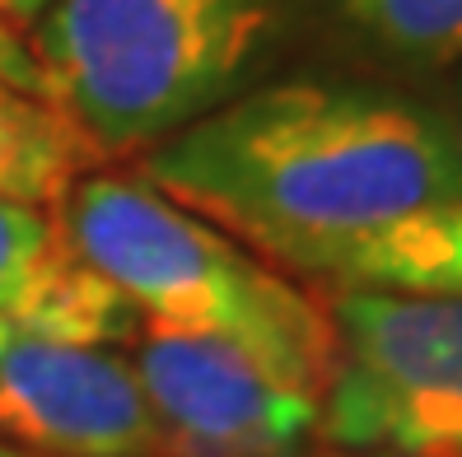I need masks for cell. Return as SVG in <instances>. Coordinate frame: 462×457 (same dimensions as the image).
I'll return each mask as SVG.
<instances>
[{
    "instance_id": "1",
    "label": "cell",
    "mask_w": 462,
    "mask_h": 457,
    "mask_svg": "<svg viewBox=\"0 0 462 457\" xmlns=\"http://www.w3.org/2000/svg\"><path fill=\"white\" fill-rule=\"evenodd\" d=\"M135 178L262 261L337 289L388 229L462 197L439 113L337 79L238 94L150 145Z\"/></svg>"
},
{
    "instance_id": "2",
    "label": "cell",
    "mask_w": 462,
    "mask_h": 457,
    "mask_svg": "<svg viewBox=\"0 0 462 457\" xmlns=\"http://www.w3.org/2000/svg\"><path fill=\"white\" fill-rule=\"evenodd\" d=\"M57 215L75 252L113 280L141 317L215 336L328 401L337 373L332 304L271 261L159 197L135 173L79 178Z\"/></svg>"
},
{
    "instance_id": "3",
    "label": "cell",
    "mask_w": 462,
    "mask_h": 457,
    "mask_svg": "<svg viewBox=\"0 0 462 457\" xmlns=\"http://www.w3.org/2000/svg\"><path fill=\"white\" fill-rule=\"evenodd\" d=\"M271 29L276 0H51L29 51L47 103L113 159L229 103Z\"/></svg>"
},
{
    "instance_id": "4",
    "label": "cell",
    "mask_w": 462,
    "mask_h": 457,
    "mask_svg": "<svg viewBox=\"0 0 462 457\" xmlns=\"http://www.w3.org/2000/svg\"><path fill=\"white\" fill-rule=\"evenodd\" d=\"M322 434L346 452L462 457V299L337 289Z\"/></svg>"
},
{
    "instance_id": "5",
    "label": "cell",
    "mask_w": 462,
    "mask_h": 457,
    "mask_svg": "<svg viewBox=\"0 0 462 457\" xmlns=\"http://www.w3.org/2000/svg\"><path fill=\"white\" fill-rule=\"evenodd\" d=\"M131 345L159 457H299L322 425V397L215 336L141 317Z\"/></svg>"
},
{
    "instance_id": "6",
    "label": "cell",
    "mask_w": 462,
    "mask_h": 457,
    "mask_svg": "<svg viewBox=\"0 0 462 457\" xmlns=\"http://www.w3.org/2000/svg\"><path fill=\"white\" fill-rule=\"evenodd\" d=\"M0 443L42 457H159L131 360L0 322Z\"/></svg>"
},
{
    "instance_id": "7",
    "label": "cell",
    "mask_w": 462,
    "mask_h": 457,
    "mask_svg": "<svg viewBox=\"0 0 462 457\" xmlns=\"http://www.w3.org/2000/svg\"><path fill=\"white\" fill-rule=\"evenodd\" d=\"M19 332H33L61 345H103L117 351L122 341L135 336L141 327V308L107 280L103 271L75 252L70 238H61L38 276L23 285V294L10 304V313L0 317Z\"/></svg>"
},
{
    "instance_id": "8",
    "label": "cell",
    "mask_w": 462,
    "mask_h": 457,
    "mask_svg": "<svg viewBox=\"0 0 462 457\" xmlns=\"http://www.w3.org/2000/svg\"><path fill=\"white\" fill-rule=\"evenodd\" d=\"M98 164L107 159L57 103L0 89V197L5 201L51 210Z\"/></svg>"
},
{
    "instance_id": "9",
    "label": "cell",
    "mask_w": 462,
    "mask_h": 457,
    "mask_svg": "<svg viewBox=\"0 0 462 457\" xmlns=\"http://www.w3.org/2000/svg\"><path fill=\"white\" fill-rule=\"evenodd\" d=\"M341 289L453 294V299H462V197L388 229L356 261Z\"/></svg>"
},
{
    "instance_id": "10",
    "label": "cell",
    "mask_w": 462,
    "mask_h": 457,
    "mask_svg": "<svg viewBox=\"0 0 462 457\" xmlns=\"http://www.w3.org/2000/svg\"><path fill=\"white\" fill-rule=\"evenodd\" d=\"M337 10L388 61L416 70L462 61V0H337Z\"/></svg>"
},
{
    "instance_id": "11",
    "label": "cell",
    "mask_w": 462,
    "mask_h": 457,
    "mask_svg": "<svg viewBox=\"0 0 462 457\" xmlns=\"http://www.w3.org/2000/svg\"><path fill=\"white\" fill-rule=\"evenodd\" d=\"M66 238L57 206H23V201H5L0 197V317L10 313V304L23 294L38 276V266L57 252V243Z\"/></svg>"
},
{
    "instance_id": "12",
    "label": "cell",
    "mask_w": 462,
    "mask_h": 457,
    "mask_svg": "<svg viewBox=\"0 0 462 457\" xmlns=\"http://www.w3.org/2000/svg\"><path fill=\"white\" fill-rule=\"evenodd\" d=\"M0 85L14 89V94H29V98H47L42 94V70L33 61L29 42H23L19 29L5 19H0Z\"/></svg>"
},
{
    "instance_id": "13",
    "label": "cell",
    "mask_w": 462,
    "mask_h": 457,
    "mask_svg": "<svg viewBox=\"0 0 462 457\" xmlns=\"http://www.w3.org/2000/svg\"><path fill=\"white\" fill-rule=\"evenodd\" d=\"M47 5H51V0H0V19L19 29V23H33Z\"/></svg>"
},
{
    "instance_id": "14",
    "label": "cell",
    "mask_w": 462,
    "mask_h": 457,
    "mask_svg": "<svg viewBox=\"0 0 462 457\" xmlns=\"http://www.w3.org/2000/svg\"><path fill=\"white\" fill-rule=\"evenodd\" d=\"M453 131V150H457V164H462V79H457V103H453V117H444Z\"/></svg>"
},
{
    "instance_id": "15",
    "label": "cell",
    "mask_w": 462,
    "mask_h": 457,
    "mask_svg": "<svg viewBox=\"0 0 462 457\" xmlns=\"http://www.w3.org/2000/svg\"><path fill=\"white\" fill-rule=\"evenodd\" d=\"M0 457H42V452H29V448H14V443H0Z\"/></svg>"
},
{
    "instance_id": "16",
    "label": "cell",
    "mask_w": 462,
    "mask_h": 457,
    "mask_svg": "<svg viewBox=\"0 0 462 457\" xmlns=\"http://www.w3.org/2000/svg\"><path fill=\"white\" fill-rule=\"evenodd\" d=\"M341 457H378V452H341Z\"/></svg>"
},
{
    "instance_id": "17",
    "label": "cell",
    "mask_w": 462,
    "mask_h": 457,
    "mask_svg": "<svg viewBox=\"0 0 462 457\" xmlns=\"http://www.w3.org/2000/svg\"><path fill=\"white\" fill-rule=\"evenodd\" d=\"M0 89H5V85H0Z\"/></svg>"
}]
</instances>
